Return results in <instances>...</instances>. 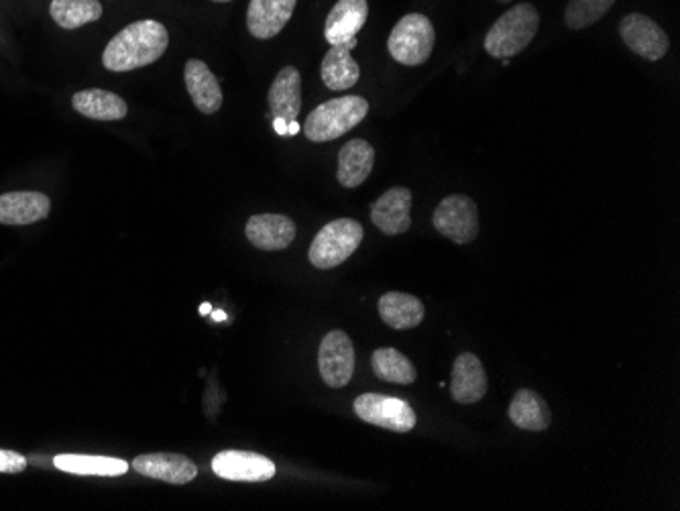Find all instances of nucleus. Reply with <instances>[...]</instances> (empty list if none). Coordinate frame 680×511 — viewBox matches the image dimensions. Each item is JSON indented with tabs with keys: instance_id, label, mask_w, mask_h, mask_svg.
<instances>
[{
	"instance_id": "f257e3e1",
	"label": "nucleus",
	"mask_w": 680,
	"mask_h": 511,
	"mask_svg": "<svg viewBox=\"0 0 680 511\" xmlns=\"http://www.w3.org/2000/svg\"><path fill=\"white\" fill-rule=\"evenodd\" d=\"M168 43L170 35L163 23L144 19L118 31L106 45L103 64L110 72H131L137 67L149 66L166 53Z\"/></svg>"
},
{
	"instance_id": "f03ea898",
	"label": "nucleus",
	"mask_w": 680,
	"mask_h": 511,
	"mask_svg": "<svg viewBox=\"0 0 680 511\" xmlns=\"http://www.w3.org/2000/svg\"><path fill=\"white\" fill-rule=\"evenodd\" d=\"M540 17L536 7L522 2L499 17L485 35V52L498 60H510L536 38Z\"/></svg>"
},
{
	"instance_id": "7ed1b4c3",
	"label": "nucleus",
	"mask_w": 680,
	"mask_h": 511,
	"mask_svg": "<svg viewBox=\"0 0 680 511\" xmlns=\"http://www.w3.org/2000/svg\"><path fill=\"white\" fill-rule=\"evenodd\" d=\"M369 113V103L361 96L332 98L308 115L304 132L315 143H327L354 129Z\"/></svg>"
},
{
	"instance_id": "20e7f679",
	"label": "nucleus",
	"mask_w": 680,
	"mask_h": 511,
	"mask_svg": "<svg viewBox=\"0 0 680 511\" xmlns=\"http://www.w3.org/2000/svg\"><path fill=\"white\" fill-rule=\"evenodd\" d=\"M363 226L353 219H337L320 228L310 245V263L316 269H332L347 262L363 241Z\"/></svg>"
},
{
	"instance_id": "39448f33",
	"label": "nucleus",
	"mask_w": 680,
	"mask_h": 511,
	"mask_svg": "<svg viewBox=\"0 0 680 511\" xmlns=\"http://www.w3.org/2000/svg\"><path fill=\"white\" fill-rule=\"evenodd\" d=\"M436 33L428 17L412 13L402 17L397 25L393 26L392 35L387 40V50L393 60L404 66H422L434 50Z\"/></svg>"
},
{
	"instance_id": "423d86ee",
	"label": "nucleus",
	"mask_w": 680,
	"mask_h": 511,
	"mask_svg": "<svg viewBox=\"0 0 680 511\" xmlns=\"http://www.w3.org/2000/svg\"><path fill=\"white\" fill-rule=\"evenodd\" d=\"M432 224L440 235L457 245H467L479 235V212L471 198L455 194L436 206Z\"/></svg>"
},
{
	"instance_id": "0eeeda50",
	"label": "nucleus",
	"mask_w": 680,
	"mask_h": 511,
	"mask_svg": "<svg viewBox=\"0 0 680 511\" xmlns=\"http://www.w3.org/2000/svg\"><path fill=\"white\" fill-rule=\"evenodd\" d=\"M354 414L359 418L392 433H410L416 426V412L392 395L363 394L354 400Z\"/></svg>"
},
{
	"instance_id": "6e6552de",
	"label": "nucleus",
	"mask_w": 680,
	"mask_h": 511,
	"mask_svg": "<svg viewBox=\"0 0 680 511\" xmlns=\"http://www.w3.org/2000/svg\"><path fill=\"white\" fill-rule=\"evenodd\" d=\"M318 369L322 381L334 390L344 387L353 380L354 347L347 332L332 330L322 339L318 351Z\"/></svg>"
},
{
	"instance_id": "1a4fd4ad",
	"label": "nucleus",
	"mask_w": 680,
	"mask_h": 511,
	"mask_svg": "<svg viewBox=\"0 0 680 511\" xmlns=\"http://www.w3.org/2000/svg\"><path fill=\"white\" fill-rule=\"evenodd\" d=\"M619 35L626 41L629 50L638 53L648 62L662 60L668 52V35L665 29L652 21L650 17L640 13H631L621 19L619 23Z\"/></svg>"
},
{
	"instance_id": "9d476101",
	"label": "nucleus",
	"mask_w": 680,
	"mask_h": 511,
	"mask_svg": "<svg viewBox=\"0 0 680 511\" xmlns=\"http://www.w3.org/2000/svg\"><path fill=\"white\" fill-rule=\"evenodd\" d=\"M212 471L221 479L262 483L274 479L275 465L267 457L247 450H224L212 459Z\"/></svg>"
},
{
	"instance_id": "9b49d317",
	"label": "nucleus",
	"mask_w": 680,
	"mask_h": 511,
	"mask_svg": "<svg viewBox=\"0 0 680 511\" xmlns=\"http://www.w3.org/2000/svg\"><path fill=\"white\" fill-rule=\"evenodd\" d=\"M131 467L139 475L173 483V486H185L194 481L198 475V467L192 460L183 455H171V453L141 455L132 460Z\"/></svg>"
},
{
	"instance_id": "f8f14e48",
	"label": "nucleus",
	"mask_w": 680,
	"mask_h": 511,
	"mask_svg": "<svg viewBox=\"0 0 680 511\" xmlns=\"http://www.w3.org/2000/svg\"><path fill=\"white\" fill-rule=\"evenodd\" d=\"M412 192L407 188H392L371 206V221L383 235H402L412 226Z\"/></svg>"
},
{
	"instance_id": "ddd939ff",
	"label": "nucleus",
	"mask_w": 680,
	"mask_h": 511,
	"mask_svg": "<svg viewBox=\"0 0 680 511\" xmlns=\"http://www.w3.org/2000/svg\"><path fill=\"white\" fill-rule=\"evenodd\" d=\"M369 17L366 0H339L334 9L328 13L325 23V38L330 47L347 45L357 40L359 31L365 25Z\"/></svg>"
},
{
	"instance_id": "4468645a",
	"label": "nucleus",
	"mask_w": 680,
	"mask_h": 511,
	"mask_svg": "<svg viewBox=\"0 0 680 511\" xmlns=\"http://www.w3.org/2000/svg\"><path fill=\"white\" fill-rule=\"evenodd\" d=\"M245 235L257 249L281 251L294 243L296 224L284 214H255L245 226Z\"/></svg>"
},
{
	"instance_id": "2eb2a0df",
	"label": "nucleus",
	"mask_w": 680,
	"mask_h": 511,
	"mask_svg": "<svg viewBox=\"0 0 680 511\" xmlns=\"http://www.w3.org/2000/svg\"><path fill=\"white\" fill-rule=\"evenodd\" d=\"M450 377V395L458 404H477L487 394L484 365L472 353L458 354Z\"/></svg>"
},
{
	"instance_id": "dca6fc26",
	"label": "nucleus",
	"mask_w": 680,
	"mask_h": 511,
	"mask_svg": "<svg viewBox=\"0 0 680 511\" xmlns=\"http://www.w3.org/2000/svg\"><path fill=\"white\" fill-rule=\"evenodd\" d=\"M298 0H251L247 26L257 40H272L288 25Z\"/></svg>"
},
{
	"instance_id": "f3484780",
	"label": "nucleus",
	"mask_w": 680,
	"mask_h": 511,
	"mask_svg": "<svg viewBox=\"0 0 680 511\" xmlns=\"http://www.w3.org/2000/svg\"><path fill=\"white\" fill-rule=\"evenodd\" d=\"M185 88L202 115H214L223 106V91L216 76L204 62L190 60L183 67Z\"/></svg>"
},
{
	"instance_id": "a211bd4d",
	"label": "nucleus",
	"mask_w": 680,
	"mask_h": 511,
	"mask_svg": "<svg viewBox=\"0 0 680 511\" xmlns=\"http://www.w3.org/2000/svg\"><path fill=\"white\" fill-rule=\"evenodd\" d=\"M52 202L41 192H11L0 196V223L23 226L50 216Z\"/></svg>"
},
{
	"instance_id": "6ab92c4d",
	"label": "nucleus",
	"mask_w": 680,
	"mask_h": 511,
	"mask_svg": "<svg viewBox=\"0 0 680 511\" xmlns=\"http://www.w3.org/2000/svg\"><path fill=\"white\" fill-rule=\"evenodd\" d=\"M357 47V40L347 43V45H334L327 52L322 60V82L327 84V88L340 93V91H349L361 78V67L354 62L353 52Z\"/></svg>"
},
{
	"instance_id": "aec40b11",
	"label": "nucleus",
	"mask_w": 680,
	"mask_h": 511,
	"mask_svg": "<svg viewBox=\"0 0 680 511\" xmlns=\"http://www.w3.org/2000/svg\"><path fill=\"white\" fill-rule=\"evenodd\" d=\"M272 117L296 120L301 110V76L294 66L284 67L269 88Z\"/></svg>"
},
{
	"instance_id": "412c9836",
	"label": "nucleus",
	"mask_w": 680,
	"mask_h": 511,
	"mask_svg": "<svg viewBox=\"0 0 680 511\" xmlns=\"http://www.w3.org/2000/svg\"><path fill=\"white\" fill-rule=\"evenodd\" d=\"M375 166V149L363 139H353L339 151V178L344 188H359Z\"/></svg>"
},
{
	"instance_id": "4be33fe9",
	"label": "nucleus",
	"mask_w": 680,
	"mask_h": 511,
	"mask_svg": "<svg viewBox=\"0 0 680 511\" xmlns=\"http://www.w3.org/2000/svg\"><path fill=\"white\" fill-rule=\"evenodd\" d=\"M381 320L395 330L416 328L424 320V304L412 294L402 291H387L380 300Z\"/></svg>"
},
{
	"instance_id": "5701e85b",
	"label": "nucleus",
	"mask_w": 680,
	"mask_h": 511,
	"mask_svg": "<svg viewBox=\"0 0 680 511\" xmlns=\"http://www.w3.org/2000/svg\"><path fill=\"white\" fill-rule=\"evenodd\" d=\"M72 105L82 117L94 118V120H120V118L127 117V113H129V106L120 96L106 93L100 88L74 94Z\"/></svg>"
},
{
	"instance_id": "b1692460",
	"label": "nucleus",
	"mask_w": 680,
	"mask_h": 511,
	"mask_svg": "<svg viewBox=\"0 0 680 511\" xmlns=\"http://www.w3.org/2000/svg\"><path fill=\"white\" fill-rule=\"evenodd\" d=\"M510 419L522 430L542 433L549 428L552 414L549 404L536 392L520 390L511 400Z\"/></svg>"
},
{
	"instance_id": "393cba45",
	"label": "nucleus",
	"mask_w": 680,
	"mask_h": 511,
	"mask_svg": "<svg viewBox=\"0 0 680 511\" xmlns=\"http://www.w3.org/2000/svg\"><path fill=\"white\" fill-rule=\"evenodd\" d=\"M60 471L86 477H120L129 471V462L113 457H91V455H60L53 459Z\"/></svg>"
},
{
	"instance_id": "a878e982",
	"label": "nucleus",
	"mask_w": 680,
	"mask_h": 511,
	"mask_svg": "<svg viewBox=\"0 0 680 511\" xmlns=\"http://www.w3.org/2000/svg\"><path fill=\"white\" fill-rule=\"evenodd\" d=\"M50 13L57 25L72 31L98 21L103 17V4L98 0H53Z\"/></svg>"
},
{
	"instance_id": "bb28decb",
	"label": "nucleus",
	"mask_w": 680,
	"mask_h": 511,
	"mask_svg": "<svg viewBox=\"0 0 680 511\" xmlns=\"http://www.w3.org/2000/svg\"><path fill=\"white\" fill-rule=\"evenodd\" d=\"M371 365H373V371L380 380L397 383V385H412L418 377L416 369L410 363L406 354L400 353L397 349H392V347L378 349L373 353Z\"/></svg>"
},
{
	"instance_id": "cd10ccee",
	"label": "nucleus",
	"mask_w": 680,
	"mask_h": 511,
	"mask_svg": "<svg viewBox=\"0 0 680 511\" xmlns=\"http://www.w3.org/2000/svg\"><path fill=\"white\" fill-rule=\"evenodd\" d=\"M614 4L615 0H571L564 11V23L569 29H587L603 19Z\"/></svg>"
},
{
	"instance_id": "c85d7f7f",
	"label": "nucleus",
	"mask_w": 680,
	"mask_h": 511,
	"mask_svg": "<svg viewBox=\"0 0 680 511\" xmlns=\"http://www.w3.org/2000/svg\"><path fill=\"white\" fill-rule=\"evenodd\" d=\"M26 459L13 450H0V472L25 471Z\"/></svg>"
},
{
	"instance_id": "c756f323",
	"label": "nucleus",
	"mask_w": 680,
	"mask_h": 511,
	"mask_svg": "<svg viewBox=\"0 0 680 511\" xmlns=\"http://www.w3.org/2000/svg\"><path fill=\"white\" fill-rule=\"evenodd\" d=\"M274 127L277 135H288V120L286 118H274Z\"/></svg>"
},
{
	"instance_id": "7c9ffc66",
	"label": "nucleus",
	"mask_w": 680,
	"mask_h": 511,
	"mask_svg": "<svg viewBox=\"0 0 680 511\" xmlns=\"http://www.w3.org/2000/svg\"><path fill=\"white\" fill-rule=\"evenodd\" d=\"M298 132H300V125L296 120H289L288 135H298Z\"/></svg>"
},
{
	"instance_id": "2f4dec72",
	"label": "nucleus",
	"mask_w": 680,
	"mask_h": 511,
	"mask_svg": "<svg viewBox=\"0 0 680 511\" xmlns=\"http://www.w3.org/2000/svg\"><path fill=\"white\" fill-rule=\"evenodd\" d=\"M212 320H216V322H223V320H226V315H224V312H221V310H216V312H212Z\"/></svg>"
},
{
	"instance_id": "473e14b6",
	"label": "nucleus",
	"mask_w": 680,
	"mask_h": 511,
	"mask_svg": "<svg viewBox=\"0 0 680 511\" xmlns=\"http://www.w3.org/2000/svg\"><path fill=\"white\" fill-rule=\"evenodd\" d=\"M200 315H210V304H202V306H200Z\"/></svg>"
},
{
	"instance_id": "72a5a7b5",
	"label": "nucleus",
	"mask_w": 680,
	"mask_h": 511,
	"mask_svg": "<svg viewBox=\"0 0 680 511\" xmlns=\"http://www.w3.org/2000/svg\"><path fill=\"white\" fill-rule=\"evenodd\" d=\"M212 2H231V0H212Z\"/></svg>"
},
{
	"instance_id": "f704fd0d",
	"label": "nucleus",
	"mask_w": 680,
	"mask_h": 511,
	"mask_svg": "<svg viewBox=\"0 0 680 511\" xmlns=\"http://www.w3.org/2000/svg\"><path fill=\"white\" fill-rule=\"evenodd\" d=\"M498 2H511V0H498Z\"/></svg>"
}]
</instances>
